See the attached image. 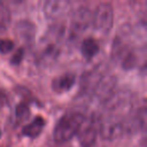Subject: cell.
Wrapping results in <instances>:
<instances>
[{
  "label": "cell",
  "mask_w": 147,
  "mask_h": 147,
  "mask_svg": "<svg viewBox=\"0 0 147 147\" xmlns=\"http://www.w3.org/2000/svg\"><path fill=\"white\" fill-rule=\"evenodd\" d=\"M85 118L81 113L73 112L65 114L57 123L53 130V138L57 142L65 143L78 134Z\"/></svg>",
  "instance_id": "obj_1"
},
{
  "label": "cell",
  "mask_w": 147,
  "mask_h": 147,
  "mask_svg": "<svg viewBox=\"0 0 147 147\" xmlns=\"http://www.w3.org/2000/svg\"><path fill=\"white\" fill-rule=\"evenodd\" d=\"M63 34V29L59 26L53 27L45 33L38 47V55L41 61L49 63L57 59L61 49Z\"/></svg>",
  "instance_id": "obj_2"
},
{
  "label": "cell",
  "mask_w": 147,
  "mask_h": 147,
  "mask_svg": "<svg viewBox=\"0 0 147 147\" xmlns=\"http://www.w3.org/2000/svg\"><path fill=\"white\" fill-rule=\"evenodd\" d=\"M126 118V117H125ZM125 118L110 114L106 118H101L99 134L104 140L112 141L121 137L125 132Z\"/></svg>",
  "instance_id": "obj_3"
},
{
  "label": "cell",
  "mask_w": 147,
  "mask_h": 147,
  "mask_svg": "<svg viewBox=\"0 0 147 147\" xmlns=\"http://www.w3.org/2000/svg\"><path fill=\"white\" fill-rule=\"evenodd\" d=\"M114 10L110 3L102 2L97 6L92 16V24L95 29L101 32L108 33L113 27Z\"/></svg>",
  "instance_id": "obj_4"
},
{
  "label": "cell",
  "mask_w": 147,
  "mask_h": 147,
  "mask_svg": "<svg viewBox=\"0 0 147 147\" xmlns=\"http://www.w3.org/2000/svg\"><path fill=\"white\" fill-rule=\"evenodd\" d=\"M101 118L96 114H92L91 116L85 118L82 126L78 132L79 141L84 147H89L93 145L99 133Z\"/></svg>",
  "instance_id": "obj_5"
},
{
  "label": "cell",
  "mask_w": 147,
  "mask_h": 147,
  "mask_svg": "<svg viewBox=\"0 0 147 147\" xmlns=\"http://www.w3.org/2000/svg\"><path fill=\"white\" fill-rule=\"evenodd\" d=\"M92 16L93 13L91 12V10L85 6L80 7L74 12L71 21V30H69L71 38L76 39L88 29V27L92 24Z\"/></svg>",
  "instance_id": "obj_6"
},
{
  "label": "cell",
  "mask_w": 147,
  "mask_h": 147,
  "mask_svg": "<svg viewBox=\"0 0 147 147\" xmlns=\"http://www.w3.org/2000/svg\"><path fill=\"white\" fill-rule=\"evenodd\" d=\"M71 9V2L67 0H47L43 4V13L49 20H59L67 16Z\"/></svg>",
  "instance_id": "obj_7"
},
{
  "label": "cell",
  "mask_w": 147,
  "mask_h": 147,
  "mask_svg": "<svg viewBox=\"0 0 147 147\" xmlns=\"http://www.w3.org/2000/svg\"><path fill=\"white\" fill-rule=\"evenodd\" d=\"M116 86V78L114 76H104L100 79L95 87V94L102 102H106L113 94Z\"/></svg>",
  "instance_id": "obj_8"
},
{
  "label": "cell",
  "mask_w": 147,
  "mask_h": 147,
  "mask_svg": "<svg viewBox=\"0 0 147 147\" xmlns=\"http://www.w3.org/2000/svg\"><path fill=\"white\" fill-rule=\"evenodd\" d=\"M75 82H76L75 75L71 73H67L53 79V83H51V88L55 92L61 94V93H65L71 90Z\"/></svg>",
  "instance_id": "obj_9"
},
{
  "label": "cell",
  "mask_w": 147,
  "mask_h": 147,
  "mask_svg": "<svg viewBox=\"0 0 147 147\" xmlns=\"http://www.w3.org/2000/svg\"><path fill=\"white\" fill-rule=\"evenodd\" d=\"M45 125V120L41 116H37L34 118V120L29 124L25 125L22 129V133L25 136L29 138H36L41 132Z\"/></svg>",
  "instance_id": "obj_10"
},
{
  "label": "cell",
  "mask_w": 147,
  "mask_h": 147,
  "mask_svg": "<svg viewBox=\"0 0 147 147\" xmlns=\"http://www.w3.org/2000/svg\"><path fill=\"white\" fill-rule=\"evenodd\" d=\"M99 49L100 47H99L98 41L93 37L85 38L81 45V53H82L83 57L88 61L92 59L99 53Z\"/></svg>",
  "instance_id": "obj_11"
},
{
  "label": "cell",
  "mask_w": 147,
  "mask_h": 147,
  "mask_svg": "<svg viewBox=\"0 0 147 147\" xmlns=\"http://www.w3.org/2000/svg\"><path fill=\"white\" fill-rule=\"evenodd\" d=\"M11 21V15L8 7L0 1V32H3L8 28Z\"/></svg>",
  "instance_id": "obj_12"
},
{
  "label": "cell",
  "mask_w": 147,
  "mask_h": 147,
  "mask_svg": "<svg viewBox=\"0 0 147 147\" xmlns=\"http://www.w3.org/2000/svg\"><path fill=\"white\" fill-rule=\"evenodd\" d=\"M17 33L26 40H30L34 35V27L32 23L22 21L17 25Z\"/></svg>",
  "instance_id": "obj_13"
},
{
  "label": "cell",
  "mask_w": 147,
  "mask_h": 147,
  "mask_svg": "<svg viewBox=\"0 0 147 147\" xmlns=\"http://www.w3.org/2000/svg\"><path fill=\"white\" fill-rule=\"evenodd\" d=\"M30 115V110H29V107L26 103H19L16 107V110H15V116H16L17 121L19 122H22L25 121Z\"/></svg>",
  "instance_id": "obj_14"
},
{
  "label": "cell",
  "mask_w": 147,
  "mask_h": 147,
  "mask_svg": "<svg viewBox=\"0 0 147 147\" xmlns=\"http://www.w3.org/2000/svg\"><path fill=\"white\" fill-rule=\"evenodd\" d=\"M14 47V42L10 39L7 38H0V53H7Z\"/></svg>",
  "instance_id": "obj_15"
},
{
  "label": "cell",
  "mask_w": 147,
  "mask_h": 147,
  "mask_svg": "<svg viewBox=\"0 0 147 147\" xmlns=\"http://www.w3.org/2000/svg\"><path fill=\"white\" fill-rule=\"evenodd\" d=\"M23 57H24V49H18L14 53V55H12V57H11V63L12 65H19L21 63V61L23 59Z\"/></svg>",
  "instance_id": "obj_16"
},
{
  "label": "cell",
  "mask_w": 147,
  "mask_h": 147,
  "mask_svg": "<svg viewBox=\"0 0 147 147\" xmlns=\"http://www.w3.org/2000/svg\"><path fill=\"white\" fill-rule=\"evenodd\" d=\"M0 136H1V131H0Z\"/></svg>",
  "instance_id": "obj_17"
}]
</instances>
